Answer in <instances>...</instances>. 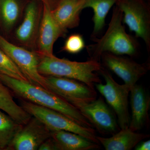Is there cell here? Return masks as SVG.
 Returning <instances> with one entry per match:
<instances>
[{"instance_id": "19", "label": "cell", "mask_w": 150, "mask_h": 150, "mask_svg": "<svg viewBox=\"0 0 150 150\" xmlns=\"http://www.w3.org/2000/svg\"><path fill=\"white\" fill-rule=\"evenodd\" d=\"M0 109L22 125L26 124L32 117L16 102L13 94L1 81Z\"/></svg>"}, {"instance_id": "14", "label": "cell", "mask_w": 150, "mask_h": 150, "mask_svg": "<svg viewBox=\"0 0 150 150\" xmlns=\"http://www.w3.org/2000/svg\"><path fill=\"white\" fill-rule=\"evenodd\" d=\"M130 92L132 115L129 128L137 132L148 125L149 121L150 98L145 89L137 84L131 87Z\"/></svg>"}, {"instance_id": "18", "label": "cell", "mask_w": 150, "mask_h": 150, "mask_svg": "<svg viewBox=\"0 0 150 150\" xmlns=\"http://www.w3.org/2000/svg\"><path fill=\"white\" fill-rule=\"evenodd\" d=\"M51 137L57 150H91L99 148V144L69 131H52Z\"/></svg>"}, {"instance_id": "10", "label": "cell", "mask_w": 150, "mask_h": 150, "mask_svg": "<svg viewBox=\"0 0 150 150\" xmlns=\"http://www.w3.org/2000/svg\"><path fill=\"white\" fill-rule=\"evenodd\" d=\"M100 59L103 65L123 80L130 89L150 69L149 63L139 64L132 59L107 52L101 55Z\"/></svg>"}, {"instance_id": "13", "label": "cell", "mask_w": 150, "mask_h": 150, "mask_svg": "<svg viewBox=\"0 0 150 150\" xmlns=\"http://www.w3.org/2000/svg\"><path fill=\"white\" fill-rule=\"evenodd\" d=\"M43 5V16L38 33L36 52L41 56H53L54 43L59 38L64 36L66 32L57 24L52 15L51 8Z\"/></svg>"}, {"instance_id": "25", "label": "cell", "mask_w": 150, "mask_h": 150, "mask_svg": "<svg viewBox=\"0 0 150 150\" xmlns=\"http://www.w3.org/2000/svg\"><path fill=\"white\" fill-rule=\"evenodd\" d=\"M43 4L48 6L52 10L54 9L61 0H39Z\"/></svg>"}, {"instance_id": "26", "label": "cell", "mask_w": 150, "mask_h": 150, "mask_svg": "<svg viewBox=\"0 0 150 150\" xmlns=\"http://www.w3.org/2000/svg\"><path fill=\"white\" fill-rule=\"evenodd\" d=\"M136 150H149L150 149V141H145L137 145L135 148Z\"/></svg>"}, {"instance_id": "24", "label": "cell", "mask_w": 150, "mask_h": 150, "mask_svg": "<svg viewBox=\"0 0 150 150\" xmlns=\"http://www.w3.org/2000/svg\"><path fill=\"white\" fill-rule=\"evenodd\" d=\"M39 150H57L56 144L51 137L45 140L39 146Z\"/></svg>"}, {"instance_id": "9", "label": "cell", "mask_w": 150, "mask_h": 150, "mask_svg": "<svg viewBox=\"0 0 150 150\" xmlns=\"http://www.w3.org/2000/svg\"><path fill=\"white\" fill-rule=\"evenodd\" d=\"M123 14V22L131 32L144 40L150 51V10L143 0H118L116 3Z\"/></svg>"}, {"instance_id": "23", "label": "cell", "mask_w": 150, "mask_h": 150, "mask_svg": "<svg viewBox=\"0 0 150 150\" xmlns=\"http://www.w3.org/2000/svg\"><path fill=\"white\" fill-rule=\"evenodd\" d=\"M85 47V43L82 35L75 33L66 39L62 50L69 54H76L82 51Z\"/></svg>"}, {"instance_id": "17", "label": "cell", "mask_w": 150, "mask_h": 150, "mask_svg": "<svg viewBox=\"0 0 150 150\" xmlns=\"http://www.w3.org/2000/svg\"><path fill=\"white\" fill-rule=\"evenodd\" d=\"M149 137V134L137 133L128 127L121 129L109 138L96 136V138L105 150H131L143 140Z\"/></svg>"}, {"instance_id": "6", "label": "cell", "mask_w": 150, "mask_h": 150, "mask_svg": "<svg viewBox=\"0 0 150 150\" xmlns=\"http://www.w3.org/2000/svg\"><path fill=\"white\" fill-rule=\"evenodd\" d=\"M64 99L74 106L100 134L113 135L118 132L119 126L113 110L101 97L89 101Z\"/></svg>"}, {"instance_id": "20", "label": "cell", "mask_w": 150, "mask_h": 150, "mask_svg": "<svg viewBox=\"0 0 150 150\" xmlns=\"http://www.w3.org/2000/svg\"><path fill=\"white\" fill-rule=\"evenodd\" d=\"M118 0H84L83 8H91L94 15L92 38H95L104 27L109 11Z\"/></svg>"}, {"instance_id": "12", "label": "cell", "mask_w": 150, "mask_h": 150, "mask_svg": "<svg viewBox=\"0 0 150 150\" xmlns=\"http://www.w3.org/2000/svg\"><path fill=\"white\" fill-rule=\"evenodd\" d=\"M44 77L48 90L63 98L88 101L96 98L97 93L95 88L79 81L54 76H46Z\"/></svg>"}, {"instance_id": "21", "label": "cell", "mask_w": 150, "mask_h": 150, "mask_svg": "<svg viewBox=\"0 0 150 150\" xmlns=\"http://www.w3.org/2000/svg\"><path fill=\"white\" fill-rule=\"evenodd\" d=\"M23 125L0 111V150H6Z\"/></svg>"}, {"instance_id": "15", "label": "cell", "mask_w": 150, "mask_h": 150, "mask_svg": "<svg viewBox=\"0 0 150 150\" xmlns=\"http://www.w3.org/2000/svg\"><path fill=\"white\" fill-rule=\"evenodd\" d=\"M29 0H0V29L6 36L11 35L23 18Z\"/></svg>"}, {"instance_id": "1", "label": "cell", "mask_w": 150, "mask_h": 150, "mask_svg": "<svg viewBox=\"0 0 150 150\" xmlns=\"http://www.w3.org/2000/svg\"><path fill=\"white\" fill-rule=\"evenodd\" d=\"M0 81L6 86L14 97L62 113L81 126L93 128L91 123L69 102L58 95L38 86L16 79L0 73Z\"/></svg>"}, {"instance_id": "2", "label": "cell", "mask_w": 150, "mask_h": 150, "mask_svg": "<svg viewBox=\"0 0 150 150\" xmlns=\"http://www.w3.org/2000/svg\"><path fill=\"white\" fill-rule=\"evenodd\" d=\"M123 14L116 6L104 35L94 38L95 43L87 46L90 59L99 62L101 55L107 52L115 55L133 57L138 54L139 45L134 38L126 32L123 24Z\"/></svg>"}, {"instance_id": "4", "label": "cell", "mask_w": 150, "mask_h": 150, "mask_svg": "<svg viewBox=\"0 0 150 150\" xmlns=\"http://www.w3.org/2000/svg\"><path fill=\"white\" fill-rule=\"evenodd\" d=\"M20 105L26 112L44 123L52 131L63 130L73 132L100 144L93 128L81 126L56 110L20 99Z\"/></svg>"}, {"instance_id": "5", "label": "cell", "mask_w": 150, "mask_h": 150, "mask_svg": "<svg viewBox=\"0 0 150 150\" xmlns=\"http://www.w3.org/2000/svg\"><path fill=\"white\" fill-rule=\"evenodd\" d=\"M98 72L102 75L105 83H96V89L104 97L115 113L121 129L128 128L131 118L129 110V96L131 89L125 84L121 85L116 82L103 67Z\"/></svg>"}, {"instance_id": "11", "label": "cell", "mask_w": 150, "mask_h": 150, "mask_svg": "<svg viewBox=\"0 0 150 150\" xmlns=\"http://www.w3.org/2000/svg\"><path fill=\"white\" fill-rule=\"evenodd\" d=\"M52 131L35 117L32 116L23 126L9 145L7 150H35L51 137Z\"/></svg>"}, {"instance_id": "7", "label": "cell", "mask_w": 150, "mask_h": 150, "mask_svg": "<svg viewBox=\"0 0 150 150\" xmlns=\"http://www.w3.org/2000/svg\"><path fill=\"white\" fill-rule=\"evenodd\" d=\"M0 48L23 73L28 82L48 91L45 77L38 71L40 56L36 51L16 45L1 34Z\"/></svg>"}, {"instance_id": "8", "label": "cell", "mask_w": 150, "mask_h": 150, "mask_svg": "<svg viewBox=\"0 0 150 150\" xmlns=\"http://www.w3.org/2000/svg\"><path fill=\"white\" fill-rule=\"evenodd\" d=\"M43 5L39 0H29L20 23L12 34V43L30 51H36Z\"/></svg>"}, {"instance_id": "22", "label": "cell", "mask_w": 150, "mask_h": 150, "mask_svg": "<svg viewBox=\"0 0 150 150\" xmlns=\"http://www.w3.org/2000/svg\"><path fill=\"white\" fill-rule=\"evenodd\" d=\"M0 73L10 77L28 82L26 77L8 55L0 48Z\"/></svg>"}, {"instance_id": "16", "label": "cell", "mask_w": 150, "mask_h": 150, "mask_svg": "<svg viewBox=\"0 0 150 150\" xmlns=\"http://www.w3.org/2000/svg\"><path fill=\"white\" fill-rule=\"evenodd\" d=\"M84 0H61L52 10L53 17L65 32L77 27L80 14L83 8Z\"/></svg>"}, {"instance_id": "3", "label": "cell", "mask_w": 150, "mask_h": 150, "mask_svg": "<svg viewBox=\"0 0 150 150\" xmlns=\"http://www.w3.org/2000/svg\"><path fill=\"white\" fill-rule=\"evenodd\" d=\"M102 66L98 61L90 59L86 62H73L64 59L40 56L38 71L43 76H54L69 78L95 88L96 83H101L96 72Z\"/></svg>"}]
</instances>
